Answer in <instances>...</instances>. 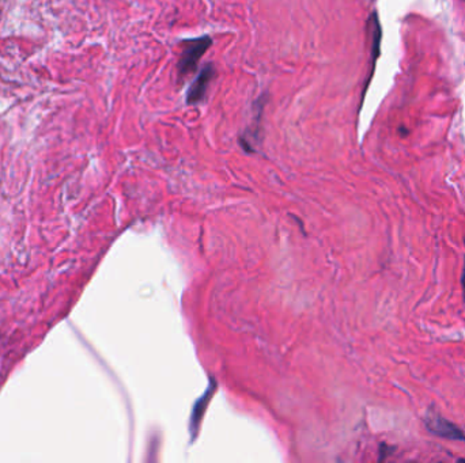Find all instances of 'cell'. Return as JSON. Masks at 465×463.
Wrapping results in <instances>:
<instances>
[{"label":"cell","mask_w":465,"mask_h":463,"mask_svg":"<svg viewBox=\"0 0 465 463\" xmlns=\"http://www.w3.org/2000/svg\"><path fill=\"white\" fill-rule=\"evenodd\" d=\"M212 38L210 35H204L194 40H185L181 42L183 52L177 64V71L180 79L194 73L198 68L201 56L211 48Z\"/></svg>","instance_id":"obj_1"},{"label":"cell","mask_w":465,"mask_h":463,"mask_svg":"<svg viewBox=\"0 0 465 463\" xmlns=\"http://www.w3.org/2000/svg\"><path fill=\"white\" fill-rule=\"evenodd\" d=\"M425 424H426L428 430H430L434 435L439 436V437L449 439V440H456V442H464L465 443L464 432L460 430L457 426H455L453 423H450L449 420L443 419L441 414H438L434 410H430L426 414Z\"/></svg>","instance_id":"obj_2"},{"label":"cell","mask_w":465,"mask_h":463,"mask_svg":"<svg viewBox=\"0 0 465 463\" xmlns=\"http://www.w3.org/2000/svg\"><path fill=\"white\" fill-rule=\"evenodd\" d=\"M215 78V67L211 63L203 67L200 71L199 76L194 80V83L189 86V90L187 93V103L188 105H196L204 100L208 86Z\"/></svg>","instance_id":"obj_3"},{"label":"cell","mask_w":465,"mask_h":463,"mask_svg":"<svg viewBox=\"0 0 465 463\" xmlns=\"http://www.w3.org/2000/svg\"><path fill=\"white\" fill-rule=\"evenodd\" d=\"M462 283H463V288H464V298H465V265H464V272H463V277H462Z\"/></svg>","instance_id":"obj_4"}]
</instances>
